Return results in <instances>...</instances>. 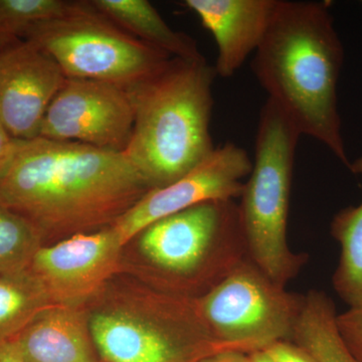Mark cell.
Returning <instances> with one entry per match:
<instances>
[{
  "mask_svg": "<svg viewBox=\"0 0 362 362\" xmlns=\"http://www.w3.org/2000/svg\"><path fill=\"white\" fill-rule=\"evenodd\" d=\"M149 190L123 152L37 137L18 140L0 204L44 235H73L113 225Z\"/></svg>",
  "mask_w": 362,
  "mask_h": 362,
  "instance_id": "6da1fadb",
  "label": "cell"
},
{
  "mask_svg": "<svg viewBox=\"0 0 362 362\" xmlns=\"http://www.w3.org/2000/svg\"><path fill=\"white\" fill-rule=\"evenodd\" d=\"M330 6V1L277 0L252 66L268 99L301 135L322 143L349 168L337 104L344 52Z\"/></svg>",
  "mask_w": 362,
  "mask_h": 362,
  "instance_id": "7a4b0ae2",
  "label": "cell"
},
{
  "mask_svg": "<svg viewBox=\"0 0 362 362\" xmlns=\"http://www.w3.org/2000/svg\"><path fill=\"white\" fill-rule=\"evenodd\" d=\"M206 59L170 58L126 88L134 125L126 157L151 189L180 180L214 153L213 85Z\"/></svg>",
  "mask_w": 362,
  "mask_h": 362,
  "instance_id": "3957f363",
  "label": "cell"
},
{
  "mask_svg": "<svg viewBox=\"0 0 362 362\" xmlns=\"http://www.w3.org/2000/svg\"><path fill=\"white\" fill-rule=\"evenodd\" d=\"M301 133L268 99L259 113L255 158L239 206L247 257L279 285L296 278L308 255L287 240L293 169Z\"/></svg>",
  "mask_w": 362,
  "mask_h": 362,
  "instance_id": "277c9868",
  "label": "cell"
},
{
  "mask_svg": "<svg viewBox=\"0 0 362 362\" xmlns=\"http://www.w3.org/2000/svg\"><path fill=\"white\" fill-rule=\"evenodd\" d=\"M150 266L204 296L247 257L235 199L201 202L151 223L138 235Z\"/></svg>",
  "mask_w": 362,
  "mask_h": 362,
  "instance_id": "5b68a950",
  "label": "cell"
},
{
  "mask_svg": "<svg viewBox=\"0 0 362 362\" xmlns=\"http://www.w3.org/2000/svg\"><path fill=\"white\" fill-rule=\"evenodd\" d=\"M56 59L68 78L101 81L128 88L173 57L135 39L90 6H77L35 26L28 40Z\"/></svg>",
  "mask_w": 362,
  "mask_h": 362,
  "instance_id": "8992f818",
  "label": "cell"
},
{
  "mask_svg": "<svg viewBox=\"0 0 362 362\" xmlns=\"http://www.w3.org/2000/svg\"><path fill=\"white\" fill-rule=\"evenodd\" d=\"M304 301L305 295L287 291L247 258L194 303L214 339L252 354L292 341Z\"/></svg>",
  "mask_w": 362,
  "mask_h": 362,
  "instance_id": "52a82bcc",
  "label": "cell"
},
{
  "mask_svg": "<svg viewBox=\"0 0 362 362\" xmlns=\"http://www.w3.org/2000/svg\"><path fill=\"white\" fill-rule=\"evenodd\" d=\"M133 125L134 113L125 88L66 78L45 113L40 137L124 153Z\"/></svg>",
  "mask_w": 362,
  "mask_h": 362,
  "instance_id": "ba28073f",
  "label": "cell"
},
{
  "mask_svg": "<svg viewBox=\"0 0 362 362\" xmlns=\"http://www.w3.org/2000/svg\"><path fill=\"white\" fill-rule=\"evenodd\" d=\"M252 168L246 150L226 143L180 180L149 190L112 228L124 247L147 226L170 214L201 202L240 199L243 180L250 175Z\"/></svg>",
  "mask_w": 362,
  "mask_h": 362,
  "instance_id": "9c48e42d",
  "label": "cell"
},
{
  "mask_svg": "<svg viewBox=\"0 0 362 362\" xmlns=\"http://www.w3.org/2000/svg\"><path fill=\"white\" fill-rule=\"evenodd\" d=\"M122 247L112 226L76 233L40 247L30 270L52 304L75 307L96 294L115 273Z\"/></svg>",
  "mask_w": 362,
  "mask_h": 362,
  "instance_id": "30bf717a",
  "label": "cell"
},
{
  "mask_svg": "<svg viewBox=\"0 0 362 362\" xmlns=\"http://www.w3.org/2000/svg\"><path fill=\"white\" fill-rule=\"evenodd\" d=\"M66 78L56 59L30 40L0 52V121L14 139L40 137L45 113Z\"/></svg>",
  "mask_w": 362,
  "mask_h": 362,
  "instance_id": "8fae6325",
  "label": "cell"
},
{
  "mask_svg": "<svg viewBox=\"0 0 362 362\" xmlns=\"http://www.w3.org/2000/svg\"><path fill=\"white\" fill-rule=\"evenodd\" d=\"M218 47L216 76L230 78L263 42L277 0H185Z\"/></svg>",
  "mask_w": 362,
  "mask_h": 362,
  "instance_id": "7c38bea8",
  "label": "cell"
},
{
  "mask_svg": "<svg viewBox=\"0 0 362 362\" xmlns=\"http://www.w3.org/2000/svg\"><path fill=\"white\" fill-rule=\"evenodd\" d=\"M90 329L76 307L42 311L16 335L25 362H96Z\"/></svg>",
  "mask_w": 362,
  "mask_h": 362,
  "instance_id": "4fadbf2b",
  "label": "cell"
},
{
  "mask_svg": "<svg viewBox=\"0 0 362 362\" xmlns=\"http://www.w3.org/2000/svg\"><path fill=\"white\" fill-rule=\"evenodd\" d=\"M90 4L135 39L173 58H204L197 42L171 28L147 0H90Z\"/></svg>",
  "mask_w": 362,
  "mask_h": 362,
  "instance_id": "5bb4252c",
  "label": "cell"
},
{
  "mask_svg": "<svg viewBox=\"0 0 362 362\" xmlns=\"http://www.w3.org/2000/svg\"><path fill=\"white\" fill-rule=\"evenodd\" d=\"M337 316L333 300L325 292L310 290L305 294L292 341L303 347L317 362H361L342 341Z\"/></svg>",
  "mask_w": 362,
  "mask_h": 362,
  "instance_id": "9a60e30c",
  "label": "cell"
},
{
  "mask_svg": "<svg viewBox=\"0 0 362 362\" xmlns=\"http://www.w3.org/2000/svg\"><path fill=\"white\" fill-rule=\"evenodd\" d=\"M330 233L340 245V257L332 285L349 307L362 305V202L335 214Z\"/></svg>",
  "mask_w": 362,
  "mask_h": 362,
  "instance_id": "2e32d148",
  "label": "cell"
},
{
  "mask_svg": "<svg viewBox=\"0 0 362 362\" xmlns=\"http://www.w3.org/2000/svg\"><path fill=\"white\" fill-rule=\"evenodd\" d=\"M52 306L54 304L30 269L0 276V340L16 337Z\"/></svg>",
  "mask_w": 362,
  "mask_h": 362,
  "instance_id": "e0dca14e",
  "label": "cell"
},
{
  "mask_svg": "<svg viewBox=\"0 0 362 362\" xmlns=\"http://www.w3.org/2000/svg\"><path fill=\"white\" fill-rule=\"evenodd\" d=\"M78 1L0 0V52L25 42L35 26L70 13Z\"/></svg>",
  "mask_w": 362,
  "mask_h": 362,
  "instance_id": "ac0fdd59",
  "label": "cell"
},
{
  "mask_svg": "<svg viewBox=\"0 0 362 362\" xmlns=\"http://www.w3.org/2000/svg\"><path fill=\"white\" fill-rule=\"evenodd\" d=\"M42 238L32 221L0 204V276L28 270Z\"/></svg>",
  "mask_w": 362,
  "mask_h": 362,
  "instance_id": "d6986e66",
  "label": "cell"
},
{
  "mask_svg": "<svg viewBox=\"0 0 362 362\" xmlns=\"http://www.w3.org/2000/svg\"><path fill=\"white\" fill-rule=\"evenodd\" d=\"M335 322L342 341L357 361L362 362V305L337 314Z\"/></svg>",
  "mask_w": 362,
  "mask_h": 362,
  "instance_id": "ffe728a7",
  "label": "cell"
},
{
  "mask_svg": "<svg viewBox=\"0 0 362 362\" xmlns=\"http://www.w3.org/2000/svg\"><path fill=\"white\" fill-rule=\"evenodd\" d=\"M263 350L272 362H317L303 347L293 341L273 343Z\"/></svg>",
  "mask_w": 362,
  "mask_h": 362,
  "instance_id": "44dd1931",
  "label": "cell"
},
{
  "mask_svg": "<svg viewBox=\"0 0 362 362\" xmlns=\"http://www.w3.org/2000/svg\"><path fill=\"white\" fill-rule=\"evenodd\" d=\"M18 147V139H14L0 121V178L11 166Z\"/></svg>",
  "mask_w": 362,
  "mask_h": 362,
  "instance_id": "7402d4cb",
  "label": "cell"
},
{
  "mask_svg": "<svg viewBox=\"0 0 362 362\" xmlns=\"http://www.w3.org/2000/svg\"><path fill=\"white\" fill-rule=\"evenodd\" d=\"M194 362H252L250 354L239 350H223L209 354Z\"/></svg>",
  "mask_w": 362,
  "mask_h": 362,
  "instance_id": "603a6c76",
  "label": "cell"
},
{
  "mask_svg": "<svg viewBox=\"0 0 362 362\" xmlns=\"http://www.w3.org/2000/svg\"><path fill=\"white\" fill-rule=\"evenodd\" d=\"M0 362H25L16 337L0 340Z\"/></svg>",
  "mask_w": 362,
  "mask_h": 362,
  "instance_id": "cb8c5ba5",
  "label": "cell"
},
{
  "mask_svg": "<svg viewBox=\"0 0 362 362\" xmlns=\"http://www.w3.org/2000/svg\"><path fill=\"white\" fill-rule=\"evenodd\" d=\"M250 357H251L252 362H272L264 350L252 352L250 354Z\"/></svg>",
  "mask_w": 362,
  "mask_h": 362,
  "instance_id": "d4e9b609",
  "label": "cell"
},
{
  "mask_svg": "<svg viewBox=\"0 0 362 362\" xmlns=\"http://www.w3.org/2000/svg\"><path fill=\"white\" fill-rule=\"evenodd\" d=\"M349 169L352 173H356V175H362V156L356 159V161L352 162V163L350 164Z\"/></svg>",
  "mask_w": 362,
  "mask_h": 362,
  "instance_id": "484cf974",
  "label": "cell"
}]
</instances>
